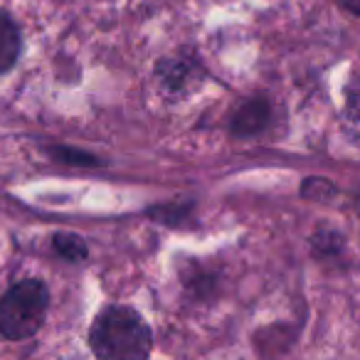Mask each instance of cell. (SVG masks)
<instances>
[{
    "mask_svg": "<svg viewBox=\"0 0 360 360\" xmlns=\"http://www.w3.org/2000/svg\"><path fill=\"white\" fill-rule=\"evenodd\" d=\"M91 353L101 360H141L153 350V333L129 306H106L89 328Z\"/></svg>",
    "mask_w": 360,
    "mask_h": 360,
    "instance_id": "cell-1",
    "label": "cell"
},
{
    "mask_svg": "<svg viewBox=\"0 0 360 360\" xmlns=\"http://www.w3.org/2000/svg\"><path fill=\"white\" fill-rule=\"evenodd\" d=\"M301 195L304 198H330L335 195V188L330 186L328 180H319V178H309L301 188Z\"/></svg>",
    "mask_w": 360,
    "mask_h": 360,
    "instance_id": "cell-9",
    "label": "cell"
},
{
    "mask_svg": "<svg viewBox=\"0 0 360 360\" xmlns=\"http://www.w3.org/2000/svg\"><path fill=\"white\" fill-rule=\"evenodd\" d=\"M340 6L348 8V11L353 13V15H355V13H358V0H340Z\"/></svg>",
    "mask_w": 360,
    "mask_h": 360,
    "instance_id": "cell-10",
    "label": "cell"
},
{
    "mask_svg": "<svg viewBox=\"0 0 360 360\" xmlns=\"http://www.w3.org/2000/svg\"><path fill=\"white\" fill-rule=\"evenodd\" d=\"M50 155L60 160V163H67V165H91V168L101 165L99 158L84 153V150H75V148H50Z\"/></svg>",
    "mask_w": 360,
    "mask_h": 360,
    "instance_id": "cell-7",
    "label": "cell"
},
{
    "mask_svg": "<svg viewBox=\"0 0 360 360\" xmlns=\"http://www.w3.org/2000/svg\"><path fill=\"white\" fill-rule=\"evenodd\" d=\"M271 109L266 99H247L245 104L237 106V111L230 119V131L237 139H247V136H257L266 124H269Z\"/></svg>",
    "mask_w": 360,
    "mask_h": 360,
    "instance_id": "cell-3",
    "label": "cell"
},
{
    "mask_svg": "<svg viewBox=\"0 0 360 360\" xmlns=\"http://www.w3.org/2000/svg\"><path fill=\"white\" fill-rule=\"evenodd\" d=\"M55 252L67 262H82L86 259L89 250H86V242L77 235H70V232H57L55 235Z\"/></svg>",
    "mask_w": 360,
    "mask_h": 360,
    "instance_id": "cell-5",
    "label": "cell"
},
{
    "mask_svg": "<svg viewBox=\"0 0 360 360\" xmlns=\"http://www.w3.org/2000/svg\"><path fill=\"white\" fill-rule=\"evenodd\" d=\"M338 250H343V237L335 235V232L321 230L319 235L314 237V252H316V255L326 257L328 252H333V255H335Z\"/></svg>",
    "mask_w": 360,
    "mask_h": 360,
    "instance_id": "cell-8",
    "label": "cell"
},
{
    "mask_svg": "<svg viewBox=\"0 0 360 360\" xmlns=\"http://www.w3.org/2000/svg\"><path fill=\"white\" fill-rule=\"evenodd\" d=\"M193 67L188 65V62L183 60H175V62H160L158 65V75L165 79V84L173 86V89H180L183 86V82L188 79V72H191Z\"/></svg>",
    "mask_w": 360,
    "mask_h": 360,
    "instance_id": "cell-6",
    "label": "cell"
},
{
    "mask_svg": "<svg viewBox=\"0 0 360 360\" xmlns=\"http://www.w3.org/2000/svg\"><path fill=\"white\" fill-rule=\"evenodd\" d=\"M50 306V291L42 279L13 284L0 296V335L8 340L32 338L42 328Z\"/></svg>",
    "mask_w": 360,
    "mask_h": 360,
    "instance_id": "cell-2",
    "label": "cell"
},
{
    "mask_svg": "<svg viewBox=\"0 0 360 360\" xmlns=\"http://www.w3.org/2000/svg\"><path fill=\"white\" fill-rule=\"evenodd\" d=\"M22 52V37L15 20L8 13H0V75H6L15 67Z\"/></svg>",
    "mask_w": 360,
    "mask_h": 360,
    "instance_id": "cell-4",
    "label": "cell"
}]
</instances>
